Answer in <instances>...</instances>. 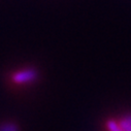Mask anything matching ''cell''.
<instances>
[{
    "label": "cell",
    "mask_w": 131,
    "mask_h": 131,
    "mask_svg": "<svg viewBox=\"0 0 131 131\" xmlns=\"http://www.w3.org/2000/svg\"><path fill=\"white\" fill-rule=\"evenodd\" d=\"M0 131H18V128L13 124H6L0 128Z\"/></svg>",
    "instance_id": "4"
},
{
    "label": "cell",
    "mask_w": 131,
    "mask_h": 131,
    "mask_svg": "<svg viewBox=\"0 0 131 131\" xmlns=\"http://www.w3.org/2000/svg\"><path fill=\"white\" fill-rule=\"evenodd\" d=\"M118 123L123 131H131V115L125 116Z\"/></svg>",
    "instance_id": "2"
},
{
    "label": "cell",
    "mask_w": 131,
    "mask_h": 131,
    "mask_svg": "<svg viewBox=\"0 0 131 131\" xmlns=\"http://www.w3.org/2000/svg\"><path fill=\"white\" fill-rule=\"evenodd\" d=\"M106 126H107V129L108 131H123L119 125L118 122L114 121V120H108L107 123H106Z\"/></svg>",
    "instance_id": "3"
},
{
    "label": "cell",
    "mask_w": 131,
    "mask_h": 131,
    "mask_svg": "<svg viewBox=\"0 0 131 131\" xmlns=\"http://www.w3.org/2000/svg\"><path fill=\"white\" fill-rule=\"evenodd\" d=\"M38 77V72L33 67H25L18 69L12 73L10 79L17 85H25L33 83Z\"/></svg>",
    "instance_id": "1"
}]
</instances>
